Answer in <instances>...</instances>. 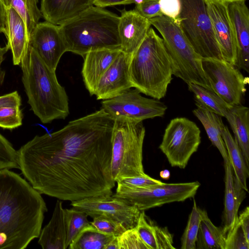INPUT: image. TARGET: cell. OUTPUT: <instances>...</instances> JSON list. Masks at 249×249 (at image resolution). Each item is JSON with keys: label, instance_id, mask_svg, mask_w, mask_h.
Returning <instances> with one entry per match:
<instances>
[{"label": "cell", "instance_id": "20", "mask_svg": "<svg viewBox=\"0 0 249 249\" xmlns=\"http://www.w3.org/2000/svg\"><path fill=\"white\" fill-rule=\"evenodd\" d=\"M120 51V49H97L88 52L84 56L82 75L90 95H94L98 82Z\"/></svg>", "mask_w": 249, "mask_h": 249}, {"label": "cell", "instance_id": "44", "mask_svg": "<svg viewBox=\"0 0 249 249\" xmlns=\"http://www.w3.org/2000/svg\"><path fill=\"white\" fill-rule=\"evenodd\" d=\"M132 3H133V0H93V5L103 8L107 6Z\"/></svg>", "mask_w": 249, "mask_h": 249}, {"label": "cell", "instance_id": "13", "mask_svg": "<svg viewBox=\"0 0 249 249\" xmlns=\"http://www.w3.org/2000/svg\"><path fill=\"white\" fill-rule=\"evenodd\" d=\"M112 195L87 197L72 201L71 205L92 218L105 217L122 224L126 230L135 228L141 211Z\"/></svg>", "mask_w": 249, "mask_h": 249}, {"label": "cell", "instance_id": "11", "mask_svg": "<svg viewBox=\"0 0 249 249\" xmlns=\"http://www.w3.org/2000/svg\"><path fill=\"white\" fill-rule=\"evenodd\" d=\"M202 66L212 90L230 105H240L247 90L248 77L224 60L202 58Z\"/></svg>", "mask_w": 249, "mask_h": 249}, {"label": "cell", "instance_id": "17", "mask_svg": "<svg viewBox=\"0 0 249 249\" xmlns=\"http://www.w3.org/2000/svg\"><path fill=\"white\" fill-rule=\"evenodd\" d=\"M120 12L118 24L120 50L132 55L145 38L151 25L149 19L134 9Z\"/></svg>", "mask_w": 249, "mask_h": 249}, {"label": "cell", "instance_id": "42", "mask_svg": "<svg viewBox=\"0 0 249 249\" xmlns=\"http://www.w3.org/2000/svg\"><path fill=\"white\" fill-rule=\"evenodd\" d=\"M21 99L17 91L0 96V107H20Z\"/></svg>", "mask_w": 249, "mask_h": 249}, {"label": "cell", "instance_id": "34", "mask_svg": "<svg viewBox=\"0 0 249 249\" xmlns=\"http://www.w3.org/2000/svg\"><path fill=\"white\" fill-rule=\"evenodd\" d=\"M18 168L17 152L12 143L0 133V170Z\"/></svg>", "mask_w": 249, "mask_h": 249}, {"label": "cell", "instance_id": "27", "mask_svg": "<svg viewBox=\"0 0 249 249\" xmlns=\"http://www.w3.org/2000/svg\"><path fill=\"white\" fill-rule=\"evenodd\" d=\"M201 219L196 240V249H225L226 234L222 228L215 226L207 212L200 209Z\"/></svg>", "mask_w": 249, "mask_h": 249}, {"label": "cell", "instance_id": "28", "mask_svg": "<svg viewBox=\"0 0 249 249\" xmlns=\"http://www.w3.org/2000/svg\"><path fill=\"white\" fill-rule=\"evenodd\" d=\"M222 136L234 176L241 186L248 192L247 180L249 176V167L246 164L240 148L227 126L223 127Z\"/></svg>", "mask_w": 249, "mask_h": 249}, {"label": "cell", "instance_id": "4", "mask_svg": "<svg viewBox=\"0 0 249 249\" xmlns=\"http://www.w3.org/2000/svg\"><path fill=\"white\" fill-rule=\"evenodd\" d=\"M119 17L92 6L59 25L67 52L84 56L97 49H120Z\"/></svg>", "mask_w": 249, "mask_h": 249}, {"label": "cell", "instance_id": "25", "mask_svg": "<svg viewBox=\"0 0 249 249\" xmlns=\"http://www.w3.org/2000/svg\"><path fill=\"white\" fill-rule=\"evenodd\" d=\"M225 118L230 125L234 139L249 167V109L241 104L233 106Z\"/></svg>", "mask_w": 249, "mask_h": 249}, {"label": "cell", "instance_id": "31", "mask_svg": "<svg viewBox=\"0 0 249 249\" xmlns=\"http://www.w3.org/2000/svg\"><path fill=\"white\" fill-rule=\"evenodd\" d=\"M5 5L12 7L23 21L27 34H30L42 17L37 6L38 0H3Z\"/></svg>", "mask_w": 249, "mask_h": 249}, {"label": "cell", "instance_id": "9", "mask_svg": "<svg viewBox=\"0 0 249 249\" xmlns=\"http://www.w3.org/2000/svg\"><path fill=\"white\" fill-rule=\"evenodd\" d=\"M200 186L197 181L153 185L147 187H129L117 183L112 196L135 206L141 211L193 197Z\"/></svg>", "mask_w": 249, "mask_h": 249}, {"label": "cell", "instance_id": "39", "mask_svg": "<svg viewBox=\"0 0 249 249\" xmlns=\"http://www.w3.org/2000/svg\"><path fill=\"white\" fill-rule=\"evenodd\" d=\"M116 182L129 187L142 188L160 184L162 182L152 178L145 173L139 176L121 178Z\"/></svg>", "mask_w": 249, "mask_h": 249}, {"label": "cell", "instance_id": "22", "mask_svg": "<svg viewBox=\"0 0 249 249\" xmlns=\"http://www.w3.org/2000/svg\"><path fill=\"white\" fill-rule=\"evenodd\" d=\"M93 0H41L45 21L60 25L93 6Z\"/></svg>", "mask_w": 249, "mask_h": 249}, {"label": "cell", "instance_id": "15", "mask_svg": "<svg viewBox=\"0 0 249 249\" xmlns=\"http://www.w3.org/2000/svg\"><path fill=\"white\" fill-rule=\"evenodd\" d=\"M204 1L223 59L234 65L236 41L228 3L220 0Z\"/></svg>", "mask_w": 249, "mask_h": 249}, {"label": "cell", "instance_id": "48", "mask_svg": "<svg viewBox=\"0 0 249 249\" xmlns=\"http://www.w3.org/2000/svg\"><path fill=\"white\" fill-rule=\"evenodd\" d=\"M160 177L164 179H168L170 177V173L168 170H162L160 173Z\"/></svg>", "mask_w": 249, "mask_h": 249}, {"label": "cell", "instance_id": "29", "mask_svg": "<svg viewBox=\"0 0 249 249\" xmlns=\"http://www.w3.org/2000/svg\"><path fill=\"white\" fill-rule=\"evenodd\" d=\"M188 86L189 90L194 93L196 104L221 117H225L232 107L213 90L194 83H190Z\"/></svg>", "mask_w": 249, "mask_h": 249}, {"label": "cell", "instance_id": "49", "mask_svg": "<svg viewBox=\"0 0 249 249\" xmlns=\"http://www.w3.org/2000/svg\"><path fill=\"white\" fill-rule=\"evenodd\" d=\"M220 0L229 3V2H232L236 1L246 0Z\"/></svg>", "mask_w": 249, "mask_h": 249}, {"label": "cell", "instance_id": "45", "mask_svg": "<svg viewBox=\"0 0 249 249\" xmlns=\"http://www.w3.org/2000/svg\"><path fill=\"white\" fill-rule=\"evenodd\" d=\"M9 50V48L6 45L4 47L0 46V85L3 83L5 75V72L1 69V65L4 60V55Z\"/></svg>", "mask_w": 249, "mask_h": 249}, {"label": "cell", "instance_id": "38", "mask_svg": "<svg viewBox=\"0 0 249 249\" xmlns=\"http://www.w3.org/2000/svg\"><path fill=\"white\" fill-rule=\"evenodd\" d=\"M90 223L99 231L115 236L121 235L126 230L122 224L105 217H95L93 218V221Z\"/></svg>", "mask_w": 249, "mask_h": 249}, {"label": "cell", "instance_id": "43", "mask_svg": "<svg viewBox=\"0 0 249 249\" xmlns=\"http://www.w3.org/2000/svg\"><path fill=\"white\" fill-rule=\"evenodd\" d=\"M238 220L247 240L249 242V208L248 206L238 216Z\"/></svg>", "mask_w": 249, "mask_h": 249}, {"label": "cell", "instance_id": "8", "mask_svg": "<svg viewBox=\"0 0 249 249\" xmlns=\"http://www.w3.org/2000/svg\"><path fill=\"white\" fill-rule=\"evenodd\" d=\"M178 23L202 58L223 60L204 0H180Z\"/></svg>", "mask_w": 249, "mask_h": 249}, {"label": "cell", "instance_id": "10", "mask_svg": "<svg viewBox=\"0 0 249 249\" xmlns=\"http://www.w3.org/2000/svg\"><path fill=\"white\" fill-rule=\"evenodd\" d=\"M200 142V130L196 124L185 117H177L165 128L159 148L172 166L184 169Z\"/></svg>", "mask_w": 249, "mask_h": 249}, {"label": "cell", "instance_id": "37", "mask_svg": "<svg viewBox=\"0 0 249 249\" xmlns=\"http://www.w3.org/2000/svg\"><path fill=\"white\" fill-rule=\"evenodd\" d=\"M249 242L237 221L233 227L226 234L225 249H249Z\"/></svg>", "mask_w": 249, "mask_h": 249}, {"label": "cell", "instance_id": "12", "mask_svg": "<svg viewBox=\"0 0 249 249\" xmlns=\"http://www.w3.org/2000/svg\"><path fill=\"white\" fill-rule=\"evenodd\" d=\"M102 108L115 119L120 117L143 121L163 117L167 107L160 100L142 96L137 89H128L102 102Z\"/></svg>", "mask_w": 249, "mask_h": 249}, {"label": "cell", "instance_id": "5", "mask_svg": "<svg viewBox=\"0 0 249 249\" xmlns=\"http://www.w3.org/2000/svg\"><path fill=\"white\" fill-rule=\"evenodd\" d=\"M129 71L132 88L156 99L165 97L172 80L173 67L163 39L153 28H150L131 55Z\"/></svg>", "mask_w": 249, "mask_h": 249}, {"label": "cell", "instance_id": "32", "mask_svg": "<svg viewBox=\"0 0 249 249\" xmlns=\"http://www.w3.org/2000/svg\"><path fill=\"white\" fill-rule=\"evenodd\" d=\"M64 213L67 249L81 231L90 223L88 219V215L86 213L74 207L64 209Z\"/></svg>", "mask_w": 249, "mask_h": 249}, {"label": "cell", "instance_id": "47", "mask_svg": "<svg viewBox=\"0 0 249 249\" xmlns=\"http://www.w3.org/2000/svg\"><path fill=\"white\" fill-rule=\"evenodd\" d=\"M106 249H119L117 236H115L107 245Z\"/></svg>", "mask_w": 249, "mask_h": 249}, {"label": "cell", "instance_id": "36", "mask_svg": "<svg viewBox=\"0 0 249 249\" xmlns=\"http://www.w3.org/2000/svg\"><path fill=\"white\" fill-rule=\"evenodd\" d=\"M117 238L119 249H149L141 238L136 227L126 230Z\"/></svg>", "mask_w": 249, "mask_h": 249}, {"label": "cell", "instance_id": "16", "mask_svg": "<svg viewBox=\"0 0 249 249\" xmlns=\"http://www.w3.org/2000/svg\"><path fill=\"white\" fill-rule=\"evenodd\" d=\"M131 57L120 52L96 85L94 95L98 100L112 98L132 88L129 71Z\"/></svg>", "mask_w": 249, "mask_h": 249}, {"label": "cell", "instance_id": "35", "mask_svg": "<svg viewBox=\"0 0 249 249\" xmlns=\"http://www.w3.org/2000/svg\"><path fill=\"white\" fill-rule=\"evenodd\" d=\"M23 115L19 106L0 107V127L13 129L22 124Z\"/></svg>", "mask_w": 249, "mask_h": 249}, {"label": "cell", "instance_id": "6", "mask_svg": "<svg viewBox=\"0 0 249 249\" xmlns=\"http://www.w3.org/2000/svg\"><path fill=\"white\" fill-rule=\"evenodd\" d=\"M160 34L171 60L173 75L187 85L194 83L212 90L202 66V58L195 52L179 24L163 15L149 19Z\"/></svg>", "mask_w": 249, "mask_h": 249}, {"label": "cell", "instance_id": "2", "mask_svg": "<svg viewBox=\"0 0 249 249\" xmlns=\"http://www.w3.org/2000/svg\"><path fill=\"white\" fill-rule=\"evenodd\" d=\"M10 170H0V249H24L38 238L48 209L41 194Z\"/></svg>", "mask_w": 249, "mask_h": 249}, {"label": "cell", "instance_id": "23", "mask_svg": "<svg viewBox=\"0 0 249 249\" xmlns=\"http://www.w3.org/2000/svg\"><path fill=\"white\" fill-rule=\"evenodd\" d=\"M38 243L43 249H66L64 209L57 200L49 223L40 231Z\"/></svg>", "mask_w": 249, "mask_h": 249}, {"label": "cell", "instance_id": "46", "mask_svg": "<svg viewBox=\"0 0 249 249\" xmlns=\"http://www.w3.org/2000/svg\"><path fill=\"white\" fill-rule=\"evenodd\" d=\"M5 21V5L3 0H0V33L4 34Z\"/></svg>", "mask_w": 249, "mask_h": 249}, {"label": "cell", "instance_id": "1", "mask_svg": "<svg viewBox=\"0 0 249 249\" xmlns=\"http://www.w3.org/2000/svg\"><path fill=\"white\" fill-rule=\"evenodd\" d=\"M115 119L103 109L36 135L17 152L21 173L41 194L71 202L112 195Z\"/></svg>", "mask_w": 249, "mask_h": 249}, {"label": "cell", "instance_id": "30", "mask_svg": "<svg viewBox=\"0 0 249 249\" xmlns=\"http://www.w3.org/2000/svg\"><path fill=\"white\" fill-rule=\"evenodd\" d=\"M114 237L99 231L90 224L81 231L68 248L106 249L107 245Z\"/></svg>", "mask_w": 249, "mask_h": 249}, {"label": "cell", "instance_id": "33", "mask_svg": "<svg viewBox=\"0 0 249 249\" xmlns=\"http://www.w3.org/2000/svg\"><path fill=\"white\" fill-rule=\"evenodd\" d=\"M201 219L200 209L194 199L192 211L181 238V249H196V240Z\"/></svg>", "mask_w": 249, "mask_h": 249}, {"label": "cell", "instance_id": "18", "mask_svg": "<svg viewBox=\"0 0 249 249\" xmlns=\"http://www.w3.org/2000/svg\"><path fill=\"white\" fill-rule=\"evenodd\" d=\"M229 13L233 25L236 41L234 66L249 71V11L246 0L229 2Z\"/></svg>", "mask_w": 249, "mask_h": 249}, {"label": "cell", "instance_id": "3", "mask_svg": "<svg viewBox=\"0 0 249 249\" xmlns=\"http://www.w3.org/2000/svg\"><path fill=\"white\" fill-rule=\"evenodd\" d=\"M28 103L43 124L65 119L69 114L68 97L51 70L30 46L20 63Z\"/></svg>", "mask_w": 249, "mask_h": 249}, {"label": "cell", "instance_id": "26", "mask_svg": "<svg viewBox=\"0 0 249 249\" xmlns=\"http://www.w3.org/2000/svg\"><path fill=\"white\" fill-rule=\"evenodd\" d=\"M196 108L193 111L194 115L203 125L209 140L219 150L224 162L229 161L222 136V130L225 125L221 116L198 104H196Z\"/></svg>", "mask_w": 249, "mask_h": 249}, {"label": "cell", "instance_id": "41", "mask_svg": "<svg viewBox=\"0 0 249 249\" xmlns=\"http://www.w3.org/2000/svg\"><path fill=\"white\" fill-rule=\"evenodd\" d=\"M162 15L173 19L177 23L181 10L180 0H160Z\"/></svg>", "mask_w": 249, "mask_h": 249}, {"label": "cell", "instance_id": "40", "mask_svg": "<svg viewBox=\"0 0 249 249\" xmlns=\"http://www.w3.org/2000/svg\"><path fill=\"white\" fill-rule=\"evenodd\" d=\"M160 0H144L135 4L134 10L148 19L162 15L160 11Z\"/></svg>", "mask_w": 249, "mask_h": 249}, {"label": "cell", "instance_id": "24", "mask_svg": "<svg viewBox=\"0 0 249 249\" xmlns=\"http://www.w3.org/2000/svg\"><path fill=\"white\" fill-rule=\"evenodd\" d=\"M136 229L149 249H175L173 235L167 227H161L148 218L141 211Z\"/></svg>", "mask_w": 249, "mask_h": 249}, {"label": "cell", "instance_id": "14", "mask_svg": "<svg viewBox=\"0 0 249 249\" xmlns=\"http://www.w3.org/2000/svg\"><path fill=\"white\" fill-rule=\"evenodd\" d=\"M29 45L52 70L55 71L66 47L59 25L39 22L30 36Z\"/></svg>", "mask_w": 249, "mask_h": 249}, {"label": "cell", "instance_id": "21", "mask_svg": "<svg viewBox=\"0 0 249 249\" xmlns=\"http://www.w3.org/2000/svg\"><path fill=\"white\" fill-rule=\"evenodd\" d=\"M225 164L224 208L222 230L225 234L238 220L239 207L246 196V191L236 179L230 161Z\"/></svg>", "mask_w": 249, "mask_h": 249}, {"label": "cell", "instance_id": "19", "mask_svg": "<svg viewBox=\"0 0 249 249\" xmlns=\"http://www.w3.org/2000/svg\"><path fill=\"white\" fill-rule=\"evenodd\" d=\"M4 34L7 40L6 45L12 53L13 64L19 65L28 50L30 37L23 21L10 6L5 5Z\"/></svg>", "mask_w": 249, "mask_h": 249}, {"label": "cell", "instance_id": "7", "mask_svg": "<svg viewBox=\"0 0 249 249\" xmlns=\"http://www.w3.org/2000/svg\"><path fill=\"white\" fill-rule=\"evenodd\" d=\"M145 134L142 121L124 117L115 119L110 168L115 182L121 178L145 174L142 164Z\"/></svg>", "mask_w": 249, "mask_h": 249}]
</instances>
